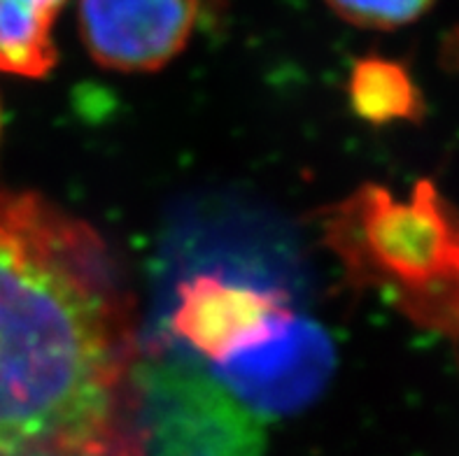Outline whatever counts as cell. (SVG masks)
I'll list each match as a JSON object with an SVG mask.
<instances>
[{
	"label": "cell",
	"instance_id": "cell-4",
	"mask_svg": "<svg viewBox=\"0 0 459 456\" xmlns=\"http://www.w3.org/2000/svg\"><path fill=\"white\" fill-rule=\"evenodd\" d=\"M291 312L285 291L250 287L221 275H196L178 291L170 331L217 366L264 340Z\"/></svg>",
	"mask_w": 459,
	"mask_h": 456
},
{
	"label": "cell",
	"instance_id": "cell-2",
	"mask_svg": "<svg viewBox=\"0 0 459 456\" xmlns=\"http://www.w3.org/2000/svg\"><path fill=\"white\" fill-rule=\"evenodd\" d=\"M322 243L352 287L459 338V212L431 182H420L408 201L361 186L322 212Z\"/></svg>",
	"mask_w": 459,
	"mask_h": 456
},
{
	"label": "cell",
	"instance_id": "cell-3",
	"mask_svg": "<svg viewBox=\"0 0 459 456\" xmlns=\"http://www.w3.org/2000/svg\"><path fill=\"white\" fill-rule=\"evenodd\" d=\"M212 368L252 410L285 415L322 391L333 370V347L317 323L291 312L264 340Z\"/></svg>",
	"mask_w": 459,
	"mask_h": 456
},
{
	"label": "cell",
	"instance_id": "cell-9",
	"mask_svg": "<svg viewBox=\"0 0 459 456\" xmlns=\"http://www.w3.org/2000/svg\"><path fill=\"white\" fill-rule=\"evenodd\" d=\"M0 131H3V112H0Z\"/></svg>",
	"mask_w": 459,
	"mask_h": 456
},
{
	"label": "cell",
	"instance_id": "cell-8",
	"mask_svg": "<svg viewBox=\"0 0 459 456\" xmlns=\"http://www.w3.org/2000/svg\"><path fill=\"white\" fill-rule=\"evenodd\" d=\"M434 0H326L343 22L359 29L392 30L413 23Z\"/></svg>",
	"mask_w": 459,
	"mask_h": 456
},
{
	"label": "cell",
	"instance_id": "cell-5",
	"mask_svg": "<svg viewBox=\"0 0 459 456\" xmlns=\"http://www.w3.org/2000/svg\"><path fill=\"white\" fill-rule=\"evenodd\" d=\"M198 0H80V35L99 65L150 73L170 64L192 38Z\"/></svg>",
	"mask_w": 459,
	"mask_h": 456
},
{
	"label": "cell",
	"instance_id": "cell-1",
	"mask_svg": "<svg viewBox=\"0 0 459 456\" xmlns=\"http://www.w3.org/2000/svg\"><path fill=\"white\" fill-rule=\"evenodd\" d=\"M134 294L99 231L0 189V456H147Z\"/></svg>",
	"mask_w": 459,
	"mask_h": 456
},
{
	"label": "cell",
	"instance_id": "cell-7",
	"mask_svg": "<svg viewBox=\"0 0 459 456\" xmlns=\"http://www.w3.org/2000/svg\"><path fill=\"white\" fill-rule=\"evenodd\" d=\"M350 100L357 115L373 124L415 119L422 110L411 75L399 64L380 56L357 61L350 77Z\"/></svg>",
	"mask_w": 459,
	"mask_h": 456
},
{
	"label": "cell",
	"instance_id": "cell-6",
	"mask_svg": "<svg viewBox=\"0 0 459 456\" xmlns=\"http://www.w3.org/2000/svg\"><path fill=\"white\" fill-rule=\"evenodd\" d=\"M65 0H0V70L45 77L56 64L52 26Z\"/></svg>",
	"mask_w": 459,
	"mask_h": 456
}]
</instances>
